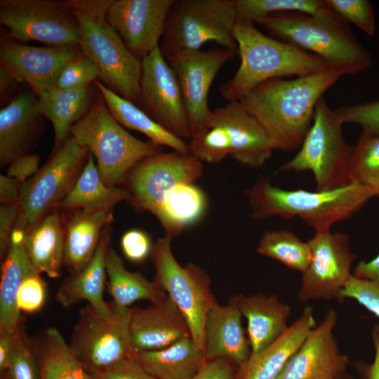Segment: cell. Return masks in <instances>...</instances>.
Returning a JSON list of instances; mask_svg holds the SVG:
<instances>
[{
    "instance_id": "1",
    "label": "cell",
    "mask_w": 379,
    "mask_h": 379,
    "mask_svg": "<svg viewBox=\"0 0 379 379\" xmlns=\"http://www.w3.org/2000/svg\"><path fill=\"white\" fill-rule=\"evenodd\" d=\"M343 75L326 69L310 75L265 81L239 101L261 126L274 150L299 148L319 99Z\"/></svg>"
},
{
    "instance_id": "2",
    "label": "cell",
    "mask_w": 379,
    "mask_h": 379,
    "mask_svg": "<svg viewBox=\"0 0 379 379\" xmlns=\"http://www.w3.org/2000/svg\"><path fill=\"white\" fill-rule=\"evenodd\" d=\"M258 24L276 39L317 55L343 76L360 73L373 64L372 55L357 40L347 22L326 4L314 14L277 13Z\"/></svg>"
},
{
    "instance_id": "3",
    "label": "cell",
    "mask_w": 379,
    "mask_h": 379,
    "mask_svg": "<svg viewBox=\"0 0 379 379\" xmlns=\"http://www.w3.org/2000/svg\"><path fill=\"white\" fill-rule=\"evenodd\" d=\"M234 34L240 65L234 75L219 87L227 102L239 101L270 79L304 77L330 69L317 55L265 35L249 21L239 18Z\"/></svg>"
},
{
    "instance_id": "4",
    "label": "cell",
    "mask_w": 379,
    "mask_h": 379,
    "mask_svg": "<svg viewBox=\"0 0 379 379\" xmlns=\"http://www.w3.org/2000/svg\"><path fill=\"white\" fill-rule=\"evenodd\" d=\"M251 218H299L316 232L330 231L337 222L359 211L375 194L367 187L352 183L331 190L310 192L284 190L261 178L245 191Z\"/></svg>"
},
{
    "instance_id": "5",
    "label": "cell",
    "mask_w": 379,
    "mask_h": 379,
    "mask_svg": "<svg viewBox=\"0 0 379 379\" xmlns=\"http://www.w3.org/2000/svg\"><path fill=\"white\" fill-rule=\"evenodd\" d=\"M113 0H71L78 20L79 46L98 67L102 83L138 106L142 60L133 55L107 20Z\"/></svg>"
},
{
    "instance_id": "6",
    "label": "cell",
    "mask_w": 379,
    "mask_h": 379,
    "mask_svg": "<svg viewBox=\"0 0 379 379\" xmlns=\"http://www.w3.org/2000/svg\"><path fill=\"white\" fill-rule=\"evenodd\" d=\"M190 140V153L212 164L231 156L243 165L259 168L274 151L261 126L239 101L211 110L204 127Z\"/></svg>"
},
{
    "instance_id": "7",
    "label": "cell",
    "mask_w": 379,
    "mask_h": 379,
    "mask_svg": "<svg viewBox=\"0 0 379 379\" xmlns=\"http://www.w3.org/2000/svg\"><path fill=\"white\" fill-rule=\"evenodd\" d=\"M70 135L94 159L104 183L117 187L145 159L161 152L160 146L129 133L112 116L100 95L71 129Z\"/></svg>"
},
{
    "instance_id": "8",
    "label": "cell",
    "mask_w": 379,
    "mask_h": 379,
    "mask_svg": "<svg viewBox=\"0 0 379 379\" xmlns=\"http://www.w3.org/2000/svg\"><path fill=\"white\" fill-rule=\"evenodd\" d=\"M239 20L236 0H174L159 44L163 56L201 50L214 41L238 53L234 30Z\"/></svg>"
},
{
    "instance_id": "9",
    "label": "cell",
    "mask_w": 379,
    "mask_h": 379,
    "mask_svg": "<svg viewBox=\"0 0 379 379\" xmlns=\"http://www.w3.org/2000/svg\"><path fill=\"white\" fill-rule=\"evenodd\" d=\"M338 114L322 96L317 103L312 124L296 155L279 171H310L316 190H331L353 182L351 161L353 147L343 137Z\"/></svg>"
},
{
    "instance_id": "10",
    "label": "cell",
    "mask_w": 379,
    "mask_h": 379,
    "mask_svg": "<svg viewBox=\"0 0 379 379\" xmlns=\"http://www.w3.org/2000/svg\"><path fill=\"white\" fill-rule=\"evenodd\" d=\"M111 304L106 313L89 304L84 307L72 333L69 347L90 375L136 356L130 335L131 309Z\"/></svg>"
},
{
    "instance_id": "11",
    "label": "cell",
    "mask_w": 379,
    "mask_h": 379,
    "mask_svg": "<svg viewBox=\"0 0 379 379\" xmlns=\"http://www.w3.org/2000/svg\"><path fill=\"white\" fill-rule=\"evenodd\" d=\"M151 256L155 269L154 280L179 308L195 344L204 351L206 317L216 303L210 277L193 263L180 265L173 253L168 236L155 242Z\"/></svg>"
},
{
    "instance_id": "12",
    "label": "cell",
    "mask_w": 379,
    "mask_h": 379,
    "mask_svg": "<svg viewBox=\"0 0 379 379\" xmlns=\"http://www.w3.org/2000/svg\"><path fill=\"white\" fill-rule=\"evenodd\" d=\"M0 23L15 41L53 46H79L80 27L67 1L1 0Z\"/></svg>"
},
{
    "instance_id": "13",
    "label": "cell",
    "mask_w": 379,
    "mask_h": 379,
    "mask_svg": "<svg viewBox=\"0 0 379 379\" xmlns=\"http://www.w3.org/2000/svg\"><path fill=\"white\" fill-rule=\"evenodd\" d=\"M88 154L70 135L51 159L21 185L18 206L29 227L60 206L81 174Z\"/></svg>"
},
{
    "instance_id": "14",
    "label": "cell",
    "mask_w": 379,
    "mask_h": 379,
    "mask_svg": "<svg viewBox=\"0 0 379 379\" xmlns=\"http://www.w3.org/2000/svg\"><path fill=\"white\" fill-rule=\"evenodd\" d=\"M203 172L202 161L192 154L161 152L135 165L124 182L132 204L154 215L170 190L194 183Z\"/></svg>"
},
{
    "instance_id": "15",
    "label": "cell",
    "mask_w": 379,
    "mask_h": 379,
    "mask_svg": "<svg viewBox=\"0 0 379 379\" xmlns=\"http://www.w3.org/2000/svg\"><path fill=\"white\" fill-rule=\"evenodd\" d=\"M138 106L172 134L182 140L191 138L180 84L159 47L142 60Z\"/></svg>"
},
{
    "instance_id": "16",
    "label": "cell",
    "mask_w": 379,
    "mask_h": 379,
    "mask_svg": "<svg viewBox=\"0 0 379 379\" xmlns=\"http://www.w3.org/2000/svg\"><path fill=\"white\" fill-rule=\"evenodd\" d=\"M307 242L310 261L302 272L298 300H340V292L352 275L351 267L356 257L350 251L347 235L319 232Z\"/></svg>"
},
{
    "instance_id": "17",
    "label": "cell",
    "mask_w": 379,
    "mask_h": 379,
    "mask_svg": "<svg viewBox=\"0 0 379 379\" xmlns=\"http://www.w3.org/2000/svg\"><path fill=\"white\" fill-rule=\"evenodd\" d=\"M237 53L228 48L196 51L166 59L180 84L191 137L205 125L210 112L208 95L220 69Z\"/></svg>"
},
{
    "instance_id": "18",
    "label": "cell",
    "mask_w": 379,
    "mask_h": 379,
    "mask_svg": "<svg viewBox=\"0 0 379 379\" xmlns=\"http://www.w3.org/2000/svg\"><path fill=\"white\" fill-rule=\"evenodd\" d=\"M174 0H113L107 20L127 48L142 60L157 48Z\"/></svg>"
},
{
    "instance_id": "19",
    "label": "cell",
    "mask_w": 379,
    "mask_h": 379,
    "mask_svg": "<svg viewBox=\"0 0 379 379\" xmlns=\"http://www.w3.org/2000/svg\"><path fill=\"white\" fill-rule=\"evenodd\" d=\"M81 53L79 46L38 47L5 42L0 48L1 67L17 81L28 84L38 97L58 88L61 70Z\"/></svg>"
},
{
    "instance_id": "20",
    "label": "cell",
    "mask_w": 379,
    "mask_h": 379,
    "mask_svg": "<svg viewBox=\"0 0 379 379\" xmlns=\"http://www.w3.org/2000/svg\"><path fill=\"white\" fill-rule=\"evenodd\" d=\"M338 314L328 309L291 358L279 379H337L344 375L348 358L337 345L333 330Z\"/></svg>"
},
{
    "instance_id": "21",
    "label": "cell",
    "mask_w": 379,
    "mask_h": 379,
    "mask_svg": "<svg viewBox=\"0 0 379 379\" xmlns=\"http://www.w3.org/2000/svg\"><path fill=\"white\" fill-rule=\"evenodd\" d=\"M129 328L136 352L161 350L191 336L185 317L168 295L147 307L131 309Z\"/></svg>"
},
{
    "instance_id": "22",
    "label": "cell",
    "mask_w": 379,
    "mask_h": 379,
    "mask_svg": "<svg viewBox=\"0 0 379 379\" xmlns=\"http://www.w3.org/2000/svg\"><path fill=\"white\" fill-rule=\"evenodd\" d=\"M29 225L20 211L1 268L0 282V334H13L20 328L17 298L22 282L37 274L25 247ZM39 274V273H38Z\"/></svg>"
},
{
    "instance_id": "23",
    "label": "cell",
    "mask_w": 379,
    "mask_h": 379,
    "mask_svg": "<svg viewBox=\"0 0 379 379\" xmlns=\"http://www.w3.org/2000/svg\"><path fill=\"white\" fill-rule=\"evenodd\" d=\"M236 296L225 305L217 302L208 312L204 330V352L208 361L226 359L239 368L248 360L251 350Z\"/></svg>"
},
{
    "instance_id": "24",
    "label": "cell",
    "mask_w": 379,
    "mask_h": 379,
    "mask_svg": "<svg viewBox=\"0 0 379 379\" xmlns=\"http://www.w3.org/2000/svg\"><path fill=\"white\" fill-rule=\"evenodd\" d=\"M316 326L313 309L300 317L272 343L255 354L238 371L237 379H279L286 364Z\"/></svg>"
},
{
    "instance_id": "25",
    "label": "cell",
    "mask_w": 379,
    "mask_h": 379,
    "mask_svg": "<svg viewBox=\"0 0 379 379\" xmlns=\"http://www.w3.org/2000/svg\"><path fill=\"white\" fill-rule=\"evenodd\" d=\"M38 98L24 92L0 110V163L8 165L25 154L39 119Z\"/></svg>"
},
{
    "instance_id": "26",
    "label": "cell",
    "mask_w": 379,
    "mask_h": 379,
    "mask_svg": "<svg viewBox=\"0 0 379 379\" xmlns=\"http://www.w3.org/2000/svg\"><path fill=\"white\" fill-rule=\"evenodd\" d=\"M113 210H76L65 230L64 265L74 275L93 258L104 228L114 220Z\"/></svg>"
},
{
    "instance_id": "27",
    "label": "cell",
    "mask_w": 379,
    "mask_h": 379,
    "mask_svg": "<svg viewBox=\"0 0 379 379\" xmlns=\"http://www.w3.org/2000/svg\"><path fill=\"white\" fill-rule=\"evenodd\" d=\"M240 310L247 319V333L251 354H255L281 335L287 326L291 307L275 295L258 293L236 296Z\"/></svg>"
},
{
    "instance_id": "28",
    "label": "cell",
    "mask_w": 379,
    "mask_h": 379,
    "mask_svg": "<svg viewBox=\"0 0 379 379\" xmlns=\"http://www.w3.org/2000/svg\"><path fill=\"white\" fill-rule=\"evenodd\" d=\"M107 228L104 230L96 251L87 266L60 284L55 297L64 307L86 300L98 312L106 313L111 310V302L107 303L103 299L107 276L106 255L109 243Z\"/></svg>"
},
{
    "instance_id": "29",
    "label": "cell",
    "mask_w": 379,
    "mask_h": 379,
    "mask_svg": "<svg viewBox=\"0 0 379 379\" xmlns=\"http://www.w3.org/2000/svg\"><path fill=\"white\" fill-rule=\"evenodd\" d=\"M136 359L148 373L157 379H188L208 361L192 336L182 338L161 350L137 352Z\"/></svg>"
},
{
    "instance_id": "30",
    "label": "cell",
    "mask_w": 379,
    "mask_h": 379,
    "mask_svg": "<svg viewBox=\"0 0 379 379\" xmlns=\"http://www.w3.org/2000/svg\"><path fill=\"white\" fill-rule=\"evenodd\" d=\"M28 256L38 273L61 276L64 264L65 230L56 210L29 227L25 236Z\"/></svg>"
},
{
    "instance_id": "31",
    "label": "cell",
    "mask_w": 379,
    "mask_h": 379,
    "mask_svg": "<svg viewBox=\"0 0 379 379\" xmlns=\"http://www.w3.org/2000/svg\"><path fill=\"white\" fill-rule=\"evenodd\" d=\"M95 85L114 119L124 128L137 131L159 146H166L173 151L191 154L190 145L162 127L135 103L116 93L102 82Z\"/></svg>"
},
{
    "instance_id": "32",
    "label": "cell",
    "mask_w": 379,
    "mask_h": 379,
    "mask_svg": "<svg viewBox=\"0 0 379 379\" xmlns=\"http://www.w3.org/2000/svg\"><path fill=\"white\" fill-rule=\"evenodd\" d=\"M88 86L76 90L58 88L38 96V109L51 122L55 135L53 153L70 137L72 128L91 108Z\"/></svg>"
},
{
    "instance_id": "33",
    "label": "cell",
    "mask_w": 379,
    "mask_h": 379,
    "mask_svg": "<svg viewBox=\"0 0 379 379\" xmlns=\"http://www.w3.org/2000/svg\"><path fill=\"white\" fill-rule=\"evenodd\" d=\"M94 159L89 153L81 174L59 207L86 211L113 210L119 202L129 200L126 189L104 183Z\"/></svg>"
},
{
    "instance_id": "34",
    "label": "cell",
    "mask_w": 379,
    "mask_h": 379,
    "mask_svg": "<svg viewBox=\"0 0 379 379\" xmlns=\"http://www.w3.org/2000/svg\"><path fill=\"white\" fill-rule=\"evenodd\" d=\"M31 343L37 359L40 379H94L74 357L56 328H47Z\"/></svg>"
},
{
    "instance_id": "35",
    "label": "cell",
    "mask_w": 379,
    "mask_h": 379,
    "mask_svg": "<svg viewBox=\"0 0 379 379\" xmlns=\"http://www.w3.org/2000/svg\"><path fill=\"white\" fill-rule=\"evenodd\" d=\"M206 207V195L200 188L193 183L180 184L167 193L154 215L172 238L197 222Z\"/></svg>"
},
{
    "instance_id": "36",
    "label": "cell",
    "mask_w": 379,
    "mask_h": 379,
    "mask_svg": "<svg viewBox=\"0 0 379 379\" xmlns=\"http://www.w3.org/2000/svg\"><path fill=\"white\" fill-rule=\"evenodd\" d=\"M106 270L112 302L117 307H128L139 300L154 303L167 295L154 280L149 281L141 274L127 270L123 260L109 247L106 255Z\"/></svg>"
},
{
    "instance_id": "37",
    "label": "cell",
    "mask_w": 379,
    "mask_h": 379,
    "mask_svg": "<svg viewBox=\"0 0 379 379\" xmlns=\"http://www.w3.org/2000/svg\"><path fill=\"white\" fill-rule=\"evenodd\" d=\"M257 251L262 255L274 259L291 270L302 273L310 261L307 242L286 230L266 232L261 237Z\"/></svg>"
},
{
    "instance_id": "38",
    "label": "cell",
    "mask_w": 379,
    "mask_h": 379,
    "mask_svg": "<svg viewBox=\"0 0 379 379\" xmlns=\"http://www.w3.org/2000/svg\"><path fill=\"white\" fill-rule=\"evenodd\" d=\"M351 171L353 182L367 187L379 197V135L361 132L353 147Z\"/></svg>"
},
{
    "instance_id": "39",
    "label": "cell",
    "mask_w": 379,
    "mask_h": 379,
    "mask_svg": "<svg viewBox=\"0 0 379 379\" xmlns=\"http://www.w3.org/2000/svg\"><path fill=\"white\" fill-rule=\"evenodd\" d=\"M325 4L323 0H236L239 18L253 23L281 13L314 14Z\"/></svg>"
},
{
    "instance_id": "40",
    "label": "cell",
    "mask_w": 379,
    "mask_h": 379,
    "mask_svg": "<svg viewBox=\"0 0 379 379\" xmlns=\"http://www.w3.org/2000/svg\"><path fill=\"white\" fill-rule=\"evenodd\" d=\"M36 357L21 328L16 332L6 369L9 379H40Z\"/></svg>"
},
{
    "instance_id": "41",
    "label": "cell",
    "mask_w": 379,
    "mask_h": 379,
    "mask_svg": "<svg viewBox=\"0 0 379 379\" xmlns=\"http://www.w3.org/2000/svg\"><path fill=\"white\" fill-rule=\"evenodd\" d=\"M326 5L345 22L354 24L369 36L375 34L376 21L372 4L368 0H325Z\"/></svg>"
},
{
    "instance_id": "42",
    "label": "cell",
    "mask_w": 379,
    "mask_h": 379,
    "mask_svg": "<svg viewBox=\"0 0 379 379\" xmlns=\"http://www.w3.org/2000/svg\"><path fill=\"white\" fill-rule=\"evenodd\" d=\"M99 69L93 60L81 53L61 70L57 87L61 90H76L88 86L100 78Z\"/></svg>"
},
{
    "instance_id": "43",
    "label": "cell",
    "mask_w": 379,
    "mask_h": 379,
    "mask_svg": "<svg viewBox=\"0 0 379 379\" xmlns=\"http://www.w3.org/2000/svg\"><path fill=\"white\" fill-rule=\"evenodd\" d=\"M335 110L343 124H357L362 131L379 135V100L346 105Z\"/></svg>"
},
{
    "instance_id": "44",
    "label": "cell",
    "mask_w": 379,
    "mask_h": 379,
    "mask_svg": "<svg viewBox=\"0 0 379 379\" xmlns=\"http://www.w3.org/2000/svg\"><path fill=\"white\" fill-rule=\"evenodd\" d=\"M339 295L340 300L345 298L356 300L379 317V282L352 275Z\"/></svg>"
},
{
    "instance_id": "45",
    "label": "cell",
    "mask_w": 379,
    "mask_h": 379,
    "mask_svg": "<svg viewBox=\"0 0 379 379\" xmlns=\"http://www.w3.org/2000/svg\"><path fill=\"white\" fill-rule=\"evenodd\" d=\"M45 298L46 284L37 273L22 282L18 294L17 305L20 312L32 314L42 307Z\"/></svg>"
},
{
    "instance_id": "46",
    "label": "cell",
    "mask_w": 379,
    "mask_h": 379,
    "mask_svg": "<svg viewBox=\"0 0 379 379\" xmlns=\"http://www.w3.org/2000/svg\"><path fill=\"white\" fill-rule=\"evenodd\" d=\"M121 247L125 257L133 262H141L149 255L153 245L144 231L133 229L125 232L121 239Z\"/></svg>"
},
{
    "instance_id": "47",
    "label": "cell",
    "mask_w": 379,
    "mask_h": 379,
    "mask_svg": "<svg viewBox=\"0 0 379 379\" xmlns=\"http://www.w3.org/2000/svg\"><path fill=\"white\" fill-rule=\"evenodd\" d=\"M91 375L94 379H157L142 367L136 356L124 360L107 371Z\"/></svg>"
},
{
    "instance_id": "48",
    "label": "cell",
    "mask_w": 379,
    "mask_h": 379,
    "mask_svg": "<svg viewBox=\"0 0 379 379\" xmlns=\"http://www.w3.org/2000/svg\"><path fill=\"white\" fill-rule=\"evenodd\" d=\"M40 158L37 154H24L8 164L6 175L13 178L21 185L39 171Z\"/></svg>"
},
{
    "instance_id": "49",
    "label": "cell",
    "mask_w": 379,
    "mask_h": 379,
    "mask_svg": "<svg viewBox=\"0 0 379 379\" xmlns=\"http://www.w3.org/2000/svg\"><path fill=\"white\" fill-rule=\"evenodd\" d=\"M20 214L17 206L1 204L0 206V255L5 258L11 241L12 232Z\"/></svg>"
},
{
    "instance_id": "50",
    "label": "cell",
    "mask_w": 379,
    "mask_h": 379,
    "mask_svg": "<svg viewBox=\"0 0 379 379\" xmlns=\"http://www.w3.org/2000/svg\"><path fill=\"white\" fill-rule=\"evenodd\" d=\"M237 366L226 359L208 361L194 375L188 379H237Z\"/></svg>"
},
{
    "instance_id": "51",
    "label": "cell",
    "mask_w": 379,
    "mask_h": 379,
    "mask_svg": "<svg viewBox=\"0 0 379 379\" xmlns=\"http://www.w3.org/2000/svg\"><path fill=\"white\" fill-rule=\"evenodd\" d=\"M21 185L6 175H0V201L1 204L19 206ZM19 207V206H18Z\"/></svg>"
},
{
    "instance_id": "52",
    "label": "cell",
    "mask_w": 379,
    "mask_h": 379,
    "mask_svg": "<svg viewBox=\"0 0 379 379\" xmlns=\"http://www.w3.org/2000/svg\"><path fill=\"white\" fill-rule=\"evenodd\" d=\"M372 336L375 347L374 361L371 365L359 364L357 368L366 379H379V325L375 326Z\"/></svg>"
},
{
    "instance_id": "53",
    "label": "cell",
    "mask_w": 379,
    "mask_h": 379,
    "mask_svg": "<svg viewBox=\"0 0 379 379\" xmlns=\"http://www.w3.org/2000/svg\"><path fill=\"white\" fill-rule=\"evenodd\" d=\"M354 276L379 282V253L368 262H359L354 268Z\"/></svg>"
},
{
    "instance_id": "54",
    "label": "cell",
    "mask_w": 379,
    "mask_h": 379,
    "mask_svg": "<svg viewBox=\"0 0 379 379\" xmlns=\"http://www.w3.org/2000/svg\"><path fill=\"white\" fill-rule=\"evenodd\" d=\"M15 333L0 334V372L1 374L6 371Z\"/></svg>"
},
{
    "instance_id": "55",
    "label": "cell",
    "mask_w": 379,
    "mask_h": 379,
    "mask_svg": "<svg viewBox=\"0 0 379 379\" xmlns=\"http://www.w3.org/2000/svg\"><path fill=\"white\" fill-rule=\"evenodd\" d=\"M337 379H347V378L344 377V375H343L342 376H340V378H338Z\"/></svg>"
}]
</instances>
